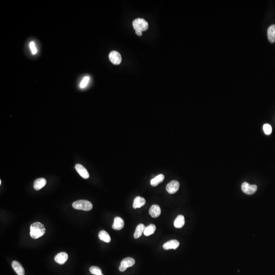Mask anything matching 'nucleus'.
<instances>
[{"instance_id":"1","label":"nucleus","mask_w":275,"mask_h":275,"mask_svg":"<svg viewBox=\"0 0 275 275\" xmlns=\"http://www.w3.org/2000/svg\"><path fill=\"white\" fill-rule=\"evenodd\" d=\"M45 232V228L41 223H34L30 226V236L32 239H38L42 236Z\"/></svg>"},{"instance_id":"2","label":"nucleus","mask_w":275,"mask_h":275,"mask_svg":"<svg viewBox=\"0 0 275 275\" xmlns=\"http://www.w3.org/2000/svg\"><path fill=\"white\" fill-rule=\"evenodd\" d=\"M72 207L76 209L90 211L93 208V205L91 202L85 200H80L73 202Z\"/></svg>"},{"instance_id":"3","label":"nucleus","mask_w":275,"mask_h":275,"mask_svg":"<svg viewBox=\"0 0 275 275\" xmlns=\"http://www.w3.org/2000/svg\"><path fill=\"white\" fill-rule=\"evenodd\" d=\"M133 27L135 30L145 31L148 29V24L143 19H137L133 22Z\"/></svg>"},{"instance_id":"4","label":"nucleus","mask_w":275,"mask_h":275,"mask_svg":"<svg viewBox=\"0 0 275 275\" xmlns=\"http://www.w3.org/2000/svg\"><path fill=\"white\" fill-rule=\"evenodd\" d=\"M135 263V260L132 258L128 257L123 259L121 262L120 266L119 269L121 272H124L128 267H131Z\"/></svg>"},{"instance_id":"5","label":"nucleus","mask_w":275,"mask_h":275,"mask_svg":"<svg viewBox=\"0 0 275 275\" xmlns=\"http://www.w3.org/2000/svg\"><path fill=\"white\" fill-rule=\"evenodd\" d=\"M241 189L243 192L248 195H252L254 194L257 190V187L256 185H251L248 182H245L242 184Z\"/></svg>"},{"instance_id":"6","label":"nucleus","mask_w":275,"mask_h":275,"mask_svg":"<svg viewBox=\"0 0 275 275\" xmlns=\"http://www.w3.org/2000/svg\"><path fill=\"white\" fill-rule=\"evenodd\" d=\"M179 188V182L176 180H172L166 186V190L170 194H173L177 192Z\"/></svg>"},{"instance_id":"7","label":"nucleus","mask_w":275,"mask_h":275,"mask_svg":"<svg viewBox=\"0 0 275 275\" xmlns=\"http://www.w3.org/2000/svg\"><path fill=\"white\" fill-rule=\"evenodd\" d=\"M109 59L115 65H119L122 61V57L119 53L117 51H112L109 54Z\"/></svg>"},{"instance_id":"8","label":"nucleus","mask_w":275,"mask_h":275,"mask_svg":"<svg viewBox=\"0 0 275 275\" xmlns=\"http://www.w3.org/2000/svg\"><path fill=\"white\" fill-rule=\"evenodd\" d=\"M75 168L79 175L84 179H88L89 177V174L83 166L80 164H77L75 166Z\"/></svg>"},{"instance_id":"9","label":"nucleus","mask_w":275,"mask_h":275,"mask_svg":"<svg viewBox=\"0 0 275 275\" xmlns=\"http://www.w3.org/2000/svg\"><path fill=\"white\" fill-rule=\"evenodd\" d=\"M68 258V254L66 253H65V252H61V253L58 254L55 256V261L57 263H59V264H63L67 260Z\"/></svg>"},{"instance_id":"10","label":"nucleus","mask_w":275,"mask_h":275,"mask_svg":"<svg viewBox=\"0 0 275 275\" xmlns=\"http://www.w3.org/2000/svg\"><path fill=\"white\" fill-rule=\"evenodd\" d=\"M179 242L177 240H173L167 241L163 245V248L165 250L176 249L179 247Z\"/></svg>"},{"instance_id":"11","label":"nucleus","mask_w":275,"mask_h":275,"mask_svg":"<svg viewBox=\"0 0 275 275\" xmlns=\"http://www.w3.org/2000/svg\"><path fill=\"white\" fill-rule=\"evenodd\" d=\"M124 226V219L120 217H117L114 219V223L112 225L113 229L119 230L122 229Z\"/></svg>"},{"instance_id":"12","label":"nucleus","mask_w":275,"mask_h":275,"mask_svg":"<svg viewBox=\"0 0 275 275\" xmlns=\"http://www.w3.org/2000/svg\"><path fill=\"white\" fill-rule=\"evenodd\" d=\"M12 267L14 271L18 275H24L25 272L23 266L17 261H13L12 262Z\"/></svg>"},{"instance_id":"13","label":"nucleus","mask_w":275,"mask_h":275,"mask_svg":"<svg viewBox=\"0 0 275 275\" xmlns=\"http://www.w3.org/2000/svg\"><path fill=\"white\" fill-rule=\"evenodd\" d=\"M149 214L152 218H157L160 216L161 213V209L158 205H153L149 209Z\"/></svg>"},{"instance_id":"14","label":"nucleus","mask_w":275,"mask_h":275,"mask_svg":"<svg viewBox=\"0 0 275 275\" xmlns=\"http://www.w3.org/2000/svg\"><path fill=\"white\" fill-rule=\"evenodd\" d=\"M145 204H146V200L144 198L141 197H137L134 200L133 208L135 209H139L143 206Z\"/></svg>"},{"instance_id":"15","label":"nucleus","mask_w":275,"mask_h":275,"mask_svg":"<svg viewBox=\"0 0 275 275\" xmlns=\"http://www.w3.org/2000/svg\"><path fill=\"white\" fill-rule=\"evenodd\" d=\"M46 184V179L44 178H38L35 180L34 182V188L36 191H38L44 188Z\"/></svg>"},{"instance_id":"16","label":"nucleus","mask_w":275,"mask_h":275,"mask_svg":"<svg viewBox=\"0 0 275 275\" xmlns=\"http://www.w3.org/2000/svg\"><path fill=\"white\" fill-rule=\"evenodd\" d=\"M267 37L272 43L275 42V25L272 24L267 29Z\"/></svg>"},{"instance_id":"17","label":"nucleus","mask_w":275,"mask_h":275,"mask_svg":"<svg viewBox=\"0 0 275 275\" xmlns=\"http://www.w3.org/2000/svg\"><path fill=\"white\" fill-rule=\"evenodd\" d=\"M145 229V225L143 224H140L137 227H136V230L135 232L134 237L135 239H139V237H141V235L144 233V231Z\"/></svg>"},{"instance_id":"18","label":"nucleus","mask_w":275,"mask_h":275,"mask_svg":"<svg viewBox=\"0 0 275 275\" xmlns=\"http://www.w3.org/2000/svg\"><path fill=\"white\" fill-rule=\"evenodd\" d=\"M184 223H185V219L183 215H178L175 219L174 222V225L176 228H180L184 226Z\"/></svg>"},{"instance_id":"19","label":"nucleus","mask_w":275,"mask_h":275,"mask_svg":"<svg viewBox=\"0 0 275 275\" xmlns=\"http://www.w3.org/2000/svg\"><path fill=\"white\" fill-rule=\"evenodd\" d=\"M165 179V176L162 174H159L151 180V184L152 187H156L160 183H161Z\"/></svg>"},{"instance_id":"20","label":"nucleus","mask_w":275,"mask_h":275,"mask_svg":"<svg viewBox=\"0 0 275 275\" xmlns=\"http://www.w3.org/2000/svg\"><path fill=\"white\" fill-rule=\"evenodd\" d=\"M98 237L101 241L106 243H110L111 241V237L106 231H100L98 234Z\"/></svg>"},{"instance_id":"21","label":"nucleus","mask_w":275,"mask_h":275,"mask_svg":"<svg viewBox=\"0 0 275 275\" xmlns=\"http://www.w3.org/2000/svg\"><path fill=\"white\" fill-rule=\"evenodd\" d=\"M156 230V227L154 224H151L148 225L146 227H145V230L144 231V235L145 236L151 235L155 233Z\"/></svg>"},{"instance_id":"22","label":"nucleus","mask_w":275,"mask_h":275,"mask_svg":"<svg viewBox=\"0 0 275 275\" xmlns=\"http://www.w3.org/2000/svg\"><path fill=\"white\" fill-rule=\"evenodd\" d=\"M90 272L91 274L95 275H100L102 274V271L99 267L96 266L91 267L89 269Z\"/></svg>"},{"instance_id":"23","label":"nucleus","mask_w":275,"mask_h":275,"mask_svg":"<svg viewBox=\"0 0 275 275\" xmlns=\"http://www.w3.org/2000/svg\"><path fill=\"white\" fill-rule=\"evenodd\" d=\"M263 130L266 135H269L271 134L272 132V126L268 124H266L263 125Z\"/></svg>"},{"instance_id":"24","label":"nucleus","mask_w":275,"mask_h":275,"mask_svg":"<svg viewBox=\"0 0 275 275\" xmlns=\"http://www.w3.org/2000/svg\"><path fill=\"white\" fill-rule=\"evenodd\" d=\"M89 81V77H85L82 80L81 83L80 84V87L81 88H84L87 85L88 82Z\"/></svg>"},{"instance_id":"25","label":"nucleus","mask_w":275,"mask_h":275,"mask_svg":"<svg viewBox=\"0 0 275 275\" xmlns=\"http://www.w3.org/2000/svg\"><path fill=\"white\" fill-rule=\"evenodd\" d=\"M30 48L31 49V50L32 54L35 55L36 54L37 51L36 48L35 44V43L33 41L30 42Z\"/></svg>"},{"instance_id":"26","label":"nucleus","mask_w":275,"mask_h":275,"mask_svg":"<svg viewBox=\"0 0 275 275\" xmlns=\"http://www.w3.org/2000/svg\"><path fill=\"white\" fill-rule=\"evenodd\" d=\"M136 33L137 35L140 36L142 35V31H141L136 30Z\"/></svg>"},{"instance_id":"27","label":"nucleus","mask_w":275,"mask_h":275,"mask_svg":"<svg viewBox=\"0 0 275 275\" xmlns=\"http://www.w3.org/2000/svg\"><path fill=\"white\" fill-rule=\"evenodd\" d=\"M103 275V274H101V275Z\"/></svg>"}]
</instances>
